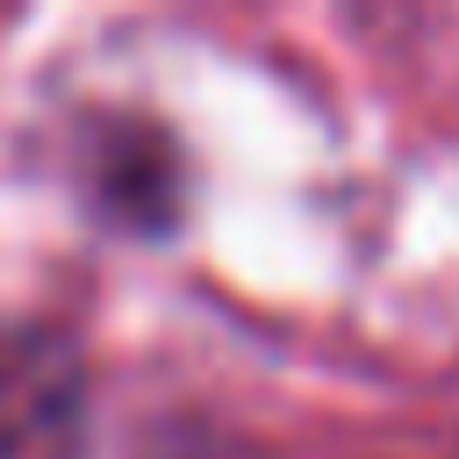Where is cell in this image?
<instances>
[{
	"label": "cell",
	"instance_id": "6da1fadb",
	"mask_svg": "<svg viewBox=\"0 0 459 459\" xmlns=\"http://www.w3.org/2000/svg\"><path fill=\"white\" fill-rule=\"evenodd\" d=\"M86 423L79 359L57 337L0 330V459H72Z\"/></svg>",
	"mask_w": 459,
	"mask_h": 459
}]
</instances>
